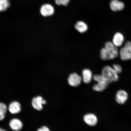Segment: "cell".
<instances>
[{
  "label": "cell",
  "mask_w": 131,
  "mask_h": 131,
  "mask_svg": "<svg viewBox=\"0 0 131 131\" xmlns=\"http://www.w3.org/2000/svg\"><path fill=\"white\" fill-rule=\"evenodd\" d=\"M10 127L12 130L15 131H19L22 129L23 124L21 121L16 118L12 119L10 121Z\"/></svg>",
  "instance_id": "30bf717a"
},
{
  "label": "cell",
  "mask_w": 131,
  "mask_h": 131,
  "mask_svg": "<svg viewBox=\"0 0 131 131\" xmlns=\"http://www.w3.org/2000/svg\"><path fill=\"white\" fill-rule=\"evenodd\" d=\"M8 110L9 112L13 114L19 113L21 111V105L16 101H13L9 104Z\"/></svg>",
  "instance_id": "8fae6325"
},
{
  "label": "cell",
  "mask_w": 131,
  "mask_h": 131,
  "mask_svg": "<svg viewBox=\"0 0 131 131\" xmlns=\"http://www.w3.org/2000/svg\"><path fill=\"white\" fill-rule=\"evenodd\" d=\"M104 48L106 49L108 60L113 59L118 56L119 53L117 47L112 42H106Z\"/></svg>",
  "instance_id": "3957f363"
},
{
  "label": "cell",
  "mask_w": 131,
  "mask_h": 131,
  "mask_svg": "<svg viewBox=\"0 0 131 131\" xmlns=\"http://www.w3.org/2000/svg\"><path fill=\"white\" fill-rule=\"evenodd\" d=\"M94 81L97 83L93 86V89L97 92H102L107 87L108 83L102 75H95L93 78Z\"/></svg>",
  "instance_id": "7a4b0ae2"
},
{
  "label": "cell",
  "mask_w": 131,
  "mask_h": 131,
  "mask_svg": "<svg viewBox=\"0 0 131 131\" xmlns=\"http://www.w3.org/2000/svg\"><path fill=\"white\" fill-rule=\"evenodd\" d=\"M111 9L114 11L122 10L124 8V3L118 0H112L110 3Z\"/></svg>",
  "instance_id": "7c38bea8"
},
{
  "label": "cell",
  "mask_w": 131,
  "mask_h": 131,
  "mask_svg": "<svg viewBox=\"0 0 131 131\" xmlns=\"http://www.w3.org/2000/svg\"><path fill=\"white\" fill-rule=\"evenodd\" d=\"M100 56L101 59L103 60H108L106 49L104 47L101 49L100 52Z\"/></svg>",
  "instance_id": "ac0fdd59"
},
{
  "label": "cell",
  "mask_w": 131,
  "mask_h": 131,
  "mask_svg": "<svg viewBox=\"0 0 131 131\" xmlns=\"http://www.w3.org/2000/svg\"><path fill=\"white\" fill-rule=\"evenodd\" d=\"M124 41L123 35L121 33L117 32L115 34L113 39V43L117 47L122 46Z\"/></svg>",
  "instance_id": "4fadbf2b"
},
{
  "label": "cell",
  "mask_w": 131,
  "mask_h": 131,
  "mask_svg": "<svg viewBox=\"0 0 131 131\" xmlns=\"http://www.w3.org/2000/svg\"><path fill=\"white\" fill-rule=\"evenodd\" d=\"M7 109L6 104L0 103V121L3 120L5 118Z\"/></svg>",
  "instance_id": "2e32d148"
},
{
  "label": "cell",
  "mask_w": 131,
  "mask_h": 131,
  "mask_svg": "<svg viewBox=\"0 0 131 131\" xmlns=\"http://www.w3.org/2000/svg\"><path fill=\"white\" fill-rule=\"evenodd\" d=\"M82 80L81 76L76 73L71 74L68 78L69 84L70 86L77 87L81 84Z\"/></svg>",
  "instance_id": "52a82bcc"
},
{
  "label": "cell",
  "mask_w": 131,
  "mask_h": 131,
  "mask_svg": "<svg viewBox=\"0 0 131 131\" xmlns=\"http://www.w3.org/2000/svg\"><path fill=\"white\" fill-rule=\"evenodd\" d=\"M83 120L88 125L93 126L96 125L97 122V118L94 114H88L85 115L83 117Z\"/></svg>",
  "instance_id": "9c48e42d"
},
{
  "label": "cell",
  "mask_w": 131,
  "mask_h": 131,
  "mask_svg": "<svg viewBox=\"0 0 131 131\" xmlns=\"http://www.w3.org/2000/svg\"><path fill=\"white\" fill-rule=\"evenodd\" d=\"M70 0H55V3L58 5L67 6L69 3Z\"/></svg>",
  "instance_id": "d6986e66"
},
{
  "label": "cell",
  "mask_w": 131,
  "mask_h": 131,
  "mask_svg": "<svg viewBox=\"0 0 131 131\" xmlns=\"http://www.w3.org/2000/svg\"><path fill=\"white\" fill-rule=\"evenodd\" d=\"M121 59L124 61L131 60V42L128 41L119 51Z\"/></svg>",
  "instance_id": "277c9868"
},
{
  "label": "cell",
  "mask_w": 131,
  "mask_h": 131,
  "mask_svg": "<svg viewBox=\"0 0 131 131\" xmlns=\"http://www.w3.org/2000/svg\"><path fill=\"white\" fill-rule=\"evenodd\" d=\"M0 131H6L5 130H4V129H3V128H0Z\"/></svg>",
  "instance_id": "7402d4cb"
},
{
  "label": "cell",
  "mask_w": 131,
  "mask_h": 131,
  "mask_svg": "<svg viewBox=\"0 0 131 131\" xmlns=\"http://www.w3.org/2000/svg\"><path fill=\"white\" fill-rule=\"evenodd\" d=\"M75 28L81 33L86 32L88 29V26L85 23L82 21H78L75 25Z\"/></svg>",
  "instance_id": "9a60e30c"
},
{
  "label": "cell",
  "mask_w": 131,
  "mask_h": 131,
  "mask_svg": "<svg viewBox=\"0 0 131 131\" xmlns=\"http://www.w3.org/2000/svg\"><path fill=\"white\" fill-rule=\"evenodd\" d=\"M101 75L108 84L119 80L118 74L114 71L113 68L108 66H106L103 68Z\"/></svg>",
  "instance_id": "6da1fadb"
},
{
  "label": "cell",
  "mask_w": 131,
  "mask_h": 131,
  "mask_svg": "<svg viewBox=\"0 0 131 131\" xmlns=\"http://www.w3.org/2000/svg\"><path fill=\"white\" fill-rule=\"evenodd\" d=\"M113 68L118 74L122 72V67L119 65L114 64L113 65Z\"/></svg>",
  "instance_id": "ffe728a7"
},
{
  "label": "cell",
  "mask_w": 131,
  "mask_h": 131,
  "mask_svg": "<svg viewBox=\"0 0 131 131\" xmlns=\"http://www.w3.org/2000/svg\"><path fill=\"white\" fill-rule=\"evenodd\" d=\"M54 8L51 5L49 4L43 5L41 7L40 12L41 14L44 16H50L54 14Z\"/></svg>",
  "instance_id": "ba28073f"
},
{
  "label": "cell",
  "mask_w": 131,
  "mask_h": 131,
  "mask_svg": "<svg viewBox=\"0 0 131 131\" xmlns=\"http://www.w3.org/2000/svg\"><path fill=\"white\" fill-rule=\"evenodd\" d=\"M128 98V94L125 90H120L116 94L115 100L119 104H124L127 102Z\"/></svg>",
  "instance_id": "5b68a950"
},
{
  "label": "cell",
  "mask_w": 131,
  "mask_h": 131,
  "mask_svg": "<svg viewBox=\"0 0 131 131\" xmlns=\"http://www.w3.org/2000/svg\"><path fill=\"white\" fill-rule=\"evenodd\" d=\"M37 131H50L48 128L45 126H43L38 129Z\"/></svg>",
  "instance_id": "44dd1931"
},
{
  "label": "cell",
  "mask_w": 131,
  "mask_h": 131,
  "mask_svg": "<svg viewBox=\"0 0 131 131\" xmlns=\"http://www.w3.org/2000/svg\"><path fill=\"white\" fill-rule=\"evenodd\" d=\"M82 80L86 83L91 82L93 78L92 73L91 70L88 69H85L82 72Z\"/></svg>",
  "instance_id": "5bb4252c"
},
{
  "label": "cell",
  "mask_w": 131,
  "mask_h": 131,
  "mask_svg": "<svg viewBox=\"0 0 131 131\" xmlns=\"http://www.w3.org/2000/svg\"><path fill=\"white\" fill-rule=\"evenodd\" d=\"M47 101L42 96H38L33 98L32 101V107L36 110L40 111L43 109L42 105L45 104Z\"/></svg>",
  "instance_id": "8992f818"
},
{
  "label": "cell",
  "mask_w": 131,
  "mask_h": 131,
  "mask_svg": "<svg viewBox=\"0 0 131 131\" xmlns=\"http://www.w3.org/2000/svg\"><path fill=\"white\" fill-rule=\"evenodd\" d=\"M9 6V0H0V12L6 10Z\"/></svg>",
  "instance_id": "e0dca14e"
}]
</instances>
